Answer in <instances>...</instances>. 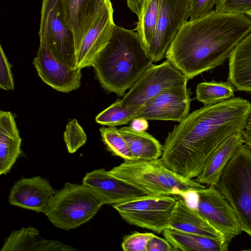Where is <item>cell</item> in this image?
<instances>
[{
    "instance_id": "6da1fadb",
    "label": "cell",
    "mask_w": 251,
    "mask_h": 251,
    "mask_svg": "<svg viewBox=\"0 0 251 251\" xmlns=\"http://www.w3.org/2000/svg\"><path fill=\"white\" fill-rule=\"evenodd\" d=\"M251 113V103L239 97L204 105L169 132L160 159L173 171L186 178H196L225 140L243 132Z\"/></svg>"
},
{
    "instance_id": "7a4b0ae2",
    "label": "cell",
    "mask_w": 251,
    "mask_h": 251,
    "mask_svg": "<svg viewBox=\"0 0 251 251\" xmlns=\"http://www.w3.org/2000/svg\"><path fill=\"white\" fill-rule=\"evenodd\" d=\"M251 32L244 14L213 11L185 21L165 57L188 79L223 64L238 43Z\"/></svg>"
},
{
    "instance_id": "3957f363",
    "label": "cell",
    "mask_w": 251,
    "mask_h": 251,
    "mask_svg": "<svg viewBox=\"0 0 251 251\" xmlns=\"http://www.w3.org/2000/svg\"><path fill=\"white\" fill-rule=\"evenodd\" d=\"M153 62L137 32L115 25L93 67L101 87L122 97Z\"/></svg>"
},
{
    "instance_id": "277c9868",
    "label": "cell",
    "mask_w": 251,
    "mask_h": 251,
    "mask_svg": "<svg viewBox=\"0 0 251 251\" xmlns=\"http://www.w3.org/2000/svg\"><path fill=\"white\" fill-rule=\"evenodd\" d=\"M108 172L151 195L183 197L207 187L196 179L186 178L168 168L160 158L124 160Z\"/></svg>"
},
{
    "instance_id": "5b68a950",
    "label": "cell",
    "mask_w": 251,
    "mask_h": 251,
    "mask_svg": "<svg viewBox=\"0 0 251 251\" xmlns=\"http://www.w3.org/2000/svg\"><path fill=\"white\" fill-rule=\"evenodd\" d=\"M104 204L103 197L91 188L66 182L56 192L45 215L55 227L68 231L91 220Z\"/></svg>"
},
{
    "instance_id": "8992f818",
    "label": "cell",
    "mask_w": 251,
    "mask_h": 251,
    "mask_svg": "<svg viewBox=\"0 0 251 251\" xmlns=\"http://www.w3.org/2000/svg\"><path fill=\"white\" fill-rule=\"evenodd\" d=\"M215 187L234 209L242 231L251 237V148L236 150Z\"/></svg>"
},
{
    "instance_id": "52a82bcc",
    "label": "cell",
    "mask_w": 251,
    "mask_h": 251,
    "mask_svg": "<svg viewBox=\"0 0 251 251\" xmlns=\"http://www.w3.org/2000/svg\"><path fill=\"white\" fill-rule=\"evenodd\" d=\"M176 203L173 195H149L112 206L129 224L161 233L170 227Z\"/></svg>"
},
{
    "instance_id": "ba28073f",
    "label": "cell",
    "mask_w": 251,
    "mask_h": 251,
    "mask_svg": "<svg viewBox=\"0 0 251 251\" xmlns=\"http://www.w3.org/2000/svg\"><path fill=\"white\" fill-rule=\"evenodd\" d=\"M39 34L45 36L56 58L75 68V37L66 18L63 0H43Z\"/></svg>"
},
{
    "instance_id": "9c48e42d",
    "label": "cell",
    "mask_w": 251,
    "mask_h": 251,
    "mask_svg": "<svg viewBox=\"0 0 251 251\" xmlns=\"http://www.w3.org/2000/svg\"><path fill=\"white\" fill-rule=\"evenodd\" d=\"M187 77L166 59L151 65L121 99L125 106L140 105L162 92L186 86Z\"/></svg>"
},
{
    "instance_id": "30bf717a",
    "label": "cell",
    "mask_w": 251,
    "mask_h": 251,
    "mask_svg": "<svg viewBox=\"0 0 251 251\" xmlns=\"http://www.w3.org/2000/svg\"><path fill=\"white\" fill-rule=\"evenodd\" d=\"M196 192V209L224 235L229 244L242 231L234 209L215 186L199 189Z\"/></svg>"
},
{
    "instance_id": "8fae6325",
    "label": "cell",
    "mask_w": 251,
    "mask_h": 251,
    "mask_svg": "<svg viewBox=\"0 0 251 251\" xmlns=\"http://www.w3.org/2000/svg\"><path fill=\"white\" fill-rule=\"evenodd\" d=\"M40 36V46L33 64L41 79L54 89L68 93L81 85L80 69L73 68L63 63L53 54L46 38Z\"/></svg>"
},
{
    "instance_id": "7c38bea8",
    "label": "cell",
    "mask_w": 251,
    "mask_h": 251,
    "mask_svg": "<svg viewBox=\"0 0 251 251\" xmlns=\"http://www.w3.org/2000/svg\"><path fill=\"white\" fill-rule=\"evenodd\" d=\"M189 0H161L154 37L147 50L153 62L166 52L183 23L187 20Z\"/></svg>"
},
{
    "instance_id": "4fadbf2b",
    "label": "cell",
    "mask_w": 251,
    "mask_h": 251,
    "mask_svg": "<svg viewBox=\"0 0 251 251\" xmlns=\"http://www.w3.org/2000/svg\"><path fill=\"white\" fill-rule=\"evenodd\" d=\"M191 96L187 86L164 91L142 104L135 118L179 123L189 114Z\"/></svg>"
},
{
    "instance_id": "5bb4252c",
    "label": "cell",
    "mask_w": 251,
    "mask_h": 251,
    "mask_svg": "<svg viewBox=\"0 0 251 251\" xmlns=\"http://www.w3.org/2000/svg\"><path fill=\"white\" fill-rule=\"evenodd\" d=\"M56 192L49 181L41 176L23 177L11 188L8 200L12 205L45 214Z\"/></svg>"
},
{
    "instance_id": "9a60e30c",
    "label": "cell",
    "mask_w": 251,
    "mask_h": 251,
    "mask_svg": "<svg viewBox=\"0 0 251 251\" xmlns=\"http://www.w3.org/2000/svg\"><path fill=\"white\" fill-rule=\"evenodd\" d=\"M82 183L100 194L106 204L112 205L151 195L129 182L113 176L104 168L87 173Z\"/></svg>"
},
{
    "instance_id": "2e32d148",
    "label": "cell",
    "mask_w": 251,
    "mask_h": 251,
    "mask_svg": "<svg viewBox=\"0 0 251 251\" xmlns=\"http://www.w3.org/2000/svg\"><path fill=\"white\" fill-rule=\"evenodd\" d=\"M113 14L110 2L83 38L76 54L75 68L93 66L111 36L115 25Z\"/></svg>"
},
{
    "instance_id": "e0dca14e",
    "label": "cell",
    "mask_w": 251,
    "mask_h": 251,
    "mask_svg": "<svg viewBox=\"0 0 251 251\" xmlns=\"http://www.w3.org/2000/svg\"><path fill=\"white\" fill-rule=\"evenodd\" d=\"M178 196L169 228L213 239L219 242L226 251L228 250V244L224 235L195 207L189 204L182 197Z\"/></svg>"
},
{
    "instance_id": "ac0fdd59",
    "label": "cell",
    "mask_w": 251,
    "mask_h": 251,
    "mask_svg": "<svg viewBox=\"0 0 251 251\" xmlns=\"http://www.w3.org/2000/svg\"><path fill=\"white\" fill-rule=\"evenodd\" d=\"M65 16L75 37L76 54L81 41L110 0H63Z\"/></svg>"
},
{
    "instance_id": "d6986e66",
    "label": "cell",
    "mask_w": 251,
    "mask_h": 251,
    "mask_svg": "<svg viewBox=\"0 0 251 251\" xmlns=\"http://www.w3.org/2000/svg\"><path fill=\"white\" fill-rule=\"evenodd\" d=\"M22 139L13 114L0 111V175H6L22 153Z\"/></svg>"
},
{
    "instance_id": "ffe728a7",
    "label": "cell",
    "mask_w": 251,
    "mask_h": 251,
    "mask_svg": "<svg viewBox=\"0 0 251 251\" xmlns=\"http://www.w3.org/2000/svg\"><path fill=\"white\" fill-rule=\"evenodd\" d=\"M244 143L242 133H235L230 136L215 151L195 179L207 187L215 186L227 163L237 148Z\"/></svg>"
},
{
    "instance_id": "44dd1931",
    "label": "cell",
    "mask_w": 251,
    "mask_h": 251,
    "mask_svg": "<svg viewBox=\"0 0 251 251\" xmlns=\"http://www.w3.org/2000/svg\"><path fill=\"white\" fill-rule=\"evenodd\" d=\"M227 81L236 91L251 92V32L238 43L228 58Z\"/></svg>"
},
{
    "instance_id": "7402d4cb",
    "label": "cell",
    "mask_w": 251,
    "mask_h": 251,
    "mask_svg": "<svg viewBox=\"0 0 251 251\" xmlns=\"http://www.w3.org/2000/svg\"><path fill=\"white\" fill-rule=\"evenodd\" d=\"M119 130L135 160H153L161 157L163 146L149 133L131 126H123Z\"/></svg>"
},
{
    "instance_id": "603a6c76",
    "label": "cell",
    "mask_w": 251,
    "mask_h": 251,
    "mask_svg": "<svg viewBox=\"0 0 251 251\" xmlns=\"http://www.w3.org/2000/svg\"><path fill=\"white\" fill-rule=\"evenodd\" d=\"M163 235L172 245L173 251H226L217 241L203 236L168 228Z\"/></svg>"
},
{
    "instance_id": "cb8c5ba5",
    "label": "cell",
    "mask_w": 251,
    "mask_h": 251,
    "mask_svg": "<svg viewBox=\"0 0 251 251\" xmlns=\"http://www.w3.org/2000/svg\"><path fill=\"white\" fill-rule=\"evenodd\" d=\"M161 0H144L138 16L136 32L147 50L152 40L157 23Z\"/></svg>"
},
{
    "instance_id": "d4e9b609",
    "label": "cell",
    "mask_w": 251,
    "mask_h": 251,
    "mask_svg": "<svg viewBox=\"0 0 251 251\" xmlns=\"http://www.w3.org/2000/svg\"><path fill=\"white\" fill-rule=\"evenodd\" d=\"M235 90L228 81L202 82L197 85L196 98L204 105L214 104L234 97Z\"/></svg>"
},
{
    "instance_id": "484cf974",
    "label": "cell",
    "mask_w": 251,
    "mask_h": 251,
    "mask_svg": "<svg viewBox=\"0 0 251 251\" xmlns=\"http://www.w3.org/2000/svg\"><path fill=\"white\" fill-rule=\"evenodd\" d=\"M140 105L125 106L121 99H117L109 107L97 115L96 122L102 126H115L127 124L135 118Z\"/></svg>"
},
{
    "instance_id": "4316f807",
    "label": "cell",
    "mask_w": 251,
    "mask_h": 251,
    "mask_svg": "<svg viewBox=\"0 0 251 251\" xmlns=\"http://www.w3.org/2000/svg\"><path fill=\"white\" fill-rule=\"evenodd\" d=\"M43 238L35 227H22L12 231L0 250L1 251H37Z\"/></svg>"
},
{
    "instance_id": "83f0119b",
    "label": "cell",
    "mask_w": 251,
    "mask_h": 251,
    "mask_svg": "<svg viewBox=\"0 0 251 251\" xmlns=\"http://www.w3.org/2000/svg\"><path fill=\"white\" fill-rule=\"evenodd\" d=\"M100 131L102 142L113 155L124 160H135L119 129L115 126L102 127Z\"/></svg>"
},
{
    "instance_id": "f1b7e54d",
    "label": "cell",
    "mask_w": 251,
    "mask_h": 251,
    "mask_svg": "<svg viewBox=\"0 0 251 251\" xmlns=\"http://www.w3.org/2000/svg\"><path fill=\"white\" fill-rule=\"evenodd\" d=\"M64 140L70 153H75L85 144L86 134L76 119L70 121L67 125Z\"/></svg>"
},
{
    "instance_id": "f546056e",
    "label": "cell",
    "mask_w": 251,
    "mask_h": 251,
    "mask_svg": "<svg viewBox=\"0 0 251 251\" xmlns=\"http://www.w3.org/2000/svg\"><path fill=\"white\" fill-rule=\"evenodd\" d=\"M154 235L151 232H134L124 237L122 249L124 251H146L147 243Z\"/></svg>"
},
{
    "instance_id": "4dcf8cb0",
    "label": "cell",
    "mask_w": 251,
    "mask_h": 251,
    "mask_svg": "<svg viewBox=\"0 0 251 251\" xmlns=\"http://www.w3.org/2000/svg\"><path fill=\"white\" fill-rule=\"evenodd\" d=\"M217 11L235 14H244L251 10V0H217Z\"/></svg>"
},
{
    "instance_id": "1f68e13d",
    "label": "cell",
    "mask_w": 251,
    "mask_h": 251,
    "mask_svg": "<svg viewBox=\"0 0 251 251\" xmlns=\"http://www.w3.org/2000/svg\"><path fill=\"white\" fill-rule=\"evenodd\" d=\"M217 0H189L187 18L195 20L211 13Z\"/></svg>"
},
{
    "instance_id": "d6a6232c",
    "label": "cell",
    "mask_w": 251,
    "mask_h": 251,
    "mask_svg": "<svg viewBox=\"0 0 251 251\" xmlns=\"http://www.w3.org/2000/svg\"><path fill=\"white\" fill-rule=\"evenodd\" d=\"M11 65L2 49L0 47V88L5 90H14V83Z\"/></svg>"
},
{
    "instance_id": "836d02e7",
    "label": "cell",
    "mask_w": 251,
    "mask_h": 251,
    "mask_svg": "<svg viewBox=\"0 0 251 251\" xmlns=\"http://www.w3.org/2000/svg\"><path fill=\"white\" fill-rule=\"evenodd\" d=\"M146 251H172L173 248L165 239L154 235L150 239L146 246Z\"/></svg>"
},
{
    "instance_id": "e575fe53",
    "label": "cell",
    "mask_w": 251,
    "mask_h": 251,
    "mask_svg": "<svg viewBox=\"0 0 251 251\" xmlns=\"http://www.w3.org/2000/svg\"><path fill=\"white\" fill-rule=\"evenodd\" d=\"M130 126L137 130L145 131L148 129L149 125L147 120L138 118L134 119L131 121Z\"/></svg>"
},
{
    "instance_id": "d590c367",
    "label": "cell",
    "mask_w": 251,
    "mask_h": 251,
    "mask_svg": "<svg viewBox=\"0 0 251 251\" xmlns=\"http://www.w3.org/2000/svg\"><path fill=\"white\" fill-rule=\"evenodd\" d=\"M144 0H126L128 7L130 11L136 14L137 16L140 13Z\"/></svg>"
},
{
    "instance_id": "8d00e7d4",
    "label": "cell",
    "mask_w": 251,
    "mask_h": 251,
    "mask_svg": "<svg viewBox=\"0 0 251 251\" xmlns=\"http://www.w3.org/2000/svg\"><path fill=\"white\" fill-rule=\"evenodd\" d=\"M242 134L245 143L251 148V113L249 116L247 125Z\"/></svg>"
},
{
    "instance_id": "74e56055",
    "label": "cell",
    "mask_w": 251,
    "mask_h": 251,
    "mask_svg": "<svg viewBox=\"0 0 251 251\" xmlns=\"http://www.w3.org/2000/svg\"><path fill=\"white\" fill-rule=\"evenodd\" d=\"M246 15L251 19V10L247 12Z\"/></svg>"
}]
</instances>
